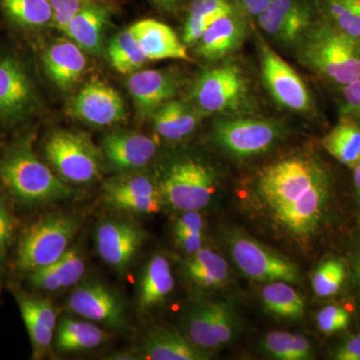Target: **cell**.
<instances>
[{
  "instance_id": "4fadbf2b",
  "label": "cell",
  "mask_w": 360,
  "mask_h": 360,
  "mask_svg": "<svg viewBox=\"0 0 360 360\" xmlns=\"http://www.w3.org/2000/svg\"><path fill=\"white\" fill-rule=\"evenodd\" d=\"M70 113L94 127H110L127 117L122 96L113 87L96 79L85 84L73 97Z\"/></svg>"
},
{
  "instance_id": "44dd1931",
  "label": "cell",
  "mask_w": 360,
  "mask_h": 360,
  "mask_svg": "<svg viewBox=\"0 0 360 360\" xmlns=\"http://www.w3.org/2000/svg\"><path fill=\"white\" fill-rule=\"evenodd\" d=\"M42 61L47 77L61 89L77 84L86 68L84 51L70 39L56 40L49 45Z\"/></svg>"
},
{
  "instance_id": "ffe728a7",
  "label": "cell",
  "mask_w": 360,
  "mask_h": 360,
  "mask_svg": "<svg viewBox=\"0 0 360 360\" xmlns=\"http://www.w3.org/2000/svg\"><path fill=\"white\" fill-rule=\"evenodd\" d=\"M129 30L141 45L148 60H191L186 45L170 26L155 20L137 21Z\"/></svg>"
},
{
  "instance_id": "3957f363",
  "label": "cell",
  "mask_w": 360,
  "mask_h": 360,
  "mask_svg": "<svg viewBox=\"0 0 360 360\" xmlns=\"http://www.w3.org/2000/svg\"><path fill=\"white\" fill-rule=\"evenodd\" d=\"M359 41L322 20L310 25L295 49L303 65L345 86L360 78Z\"/></svg>"
},
{
  "instance_id": "816d5d0a",
  "label": "cell",
  "mask_w": 360,
  "mask_h": 360,
  "mask_svg": "<svg viewBox=\"0 0 360 360\" xmlns=\"http://www.w3.org/2000/svg\"><path fill=\"white\" fill-rule=\"evenodd\" d=\"M357 270H359V283H360V258H359V267H357Z\"/></svg>"
},
{
  "instance_id": "6da1fadb",
  "label": "cell",
  "mask_w": 360,
  "mask_h": 360,
  "mask_svg": "<svg viewBox=\"0 0 360 360\" xmlns=\"http://www.w3.org/2000/svg\"><path fill=\"white\" fill-rule=\"evenodd\" d=\"M257 194L272 220L290 236L304 238L319 229L328 208L330 179L309 156H290L258 175Z\"/></svg>"
},
{
  "instance_id": "7c38bea8",
  "label": "cell",
  "mask_w": 360,
  "mask_h": 360,
  "mask_svg": "<svg viewBox=\"0 0 360 360\" xmlns=\"http://www.w3.org/2000/svg\"><path fill=\"white\" fill-rule=\"evenodd\" d=\"M187 338L202 349L224 347L238 331L236 310L229 302H206L187 319Z\"/></svg>"
},
{
  "instance_id": "1f68e13d",
  "label": "cell",
  "mask_w": 360,
  "mask_h": 360,
  "mask_svg": "<svg viewBox=\"0 0 360 360\" xmlns=\"http://www.w3.org/2000/svg\"><path fill=\"white\" fill-rule=\"evenodd\" d=\"M0 8L13 25L25 30L44 27L53 20L49 0H0Z\"/></svg>"
},
{
  "instance_id": "2e32d148",
  "label": "cell",
  "mask_w": 360,
  "mask_h": 360,
  "mask_svg": "<svg viewBox=\"0 0 360 360\" xmlns=\"http://www.w3.org/2000/svg\"><path fill=\"white\" fill-rule=\"evenodd\" d=\"M184 80L172 70L135 71L127 82L130 96L142 116L153 115L163 103L172 101Z\"/></svg>"
},
{
  "instance_id": "ac0fdd59",
  "label": "cell",
  "mask_w": 360,
  "mask_h": 360,
  "mask_svg": "<svg viewBox=\"0 0 360 360\" xmlns=\"http://www.w3.org/2000/svg\"><path fill=\"white\" fill-rule=\"evenodd\" d=\"M248 34V23L238 11L217 18L198 40V53L210 63L222 60L238 51Z\"/></svg>"
},
{
  "instance_id": "4316f807",
  "label": "cell",
  "mask_w": 360,
  "mask_h": 360,
  "mask_svg": "<svg viewBox=\"0 0 360 360\" xmlns=\"http://www.w3.org/2000/svg\"><path fill=\"white\" fill-rule=\"evenodd\" d=\"M108 338L103 329L90 322L63 319L56 329V343L60 352H84L98 347Z\"/></svg>"
},
{
  "instance_id": "cb8c5ba5",
  "label": "cell",
  "mask_w": 360,
  "mask_h": 360,
  "mask_svg": "<svg viewBox=\"0 0 360 360\" xmlns=\"http://www.w3.org/2000/svg\"><path fill=\"white\" fill-rule=\"evenodd\" d=\"M85 264L77 248H70L58 262L30 274L33 288L45 291H58L71 288L84 276Z\"/></svg>"
},
{
  "instance_id": "d6986e66",
  "label": "cell",
  "mask_w": 360,
  "mask_h": 360,
  "mask_svg": "<svg viewBox=\"0 0 360 360\" xmlns=\"http://www.w3.org/2000/svg\"><path fill=\"white\" fill-rule=\"evenodd\" d=\"M103 153L116 169H137L148 165L156 153L155 141L135 132H111L104 136Z\"/></svg>"
},
{
  "instance_id": "c3c4849f",
  "label": "cell",
  "mask_w": 360,
  "mask_h": 360,
  "mask_svg": "<svg viewBox=\"0 0 360 360\" xmlns=\"http://www.w3.org/2000/svg\"><path fill=\"white\" fill-rule=\"evenodd\" d=\"M312 359V347L309 340L302 335H295V360Z\"/></svg>"
},
{
  "instance_id": "7dc6e473",
  "label": "cell",
  "mask_w": 360,
  "mask_h": 360,
  "mask_svg": "<svg viewBox=\"0 0 360 360\" xmlns=\"http://www.w3.org/2000/svg\"><path fill=\"white\" fill-rule=\"evenodd\" d=\"M246 14L257 18L269 6L272 0H234Z\"/></svg>"
},
{
  "instance_id": "d4e9b609",
  "label": "cell",
  "mask_w": 360,
  "mask_h": 360,
  "mask_svg": "<svg viewBox=\"0 0 360 360\" xmlns=\"http://www.w3.org/2000/svg\"><path fill=\"white\" fill-rule=\"evenodd\" d=\"M146 356L151 360H205L208 354L172 329L151 331L143 345Z\"/></svg>"
},
{
  "instance_id": "f546056e",
  "label": "cell",
  "mask_w": 360,
  "mask_h": 360,
  "mask_svg": "<svg viewBox=\"0 0 360 360\" xmlns=\"http://www.w3.org/2000/svg\"><path fill=\"white\" fill-rule=\"evenodd\" d=\"M186 272L200 288H217L229 278V264L217 251L201 248L186 262Z\"/></svg>"
},
{
  "instance_id": "f6af8a7d",
  "label": "cell",
  "mask_w": 360,
  "mask_h": 360,
  "mask_svg": "<svg viewBox=\"0 0 360 360\" xmlns=\"http://www.w3.org/2000/svg\"><path fill=\"white\" fill-rule=\"evenodd\" d=\"M333 359L338 360H360V333L352 336L336 348Z\"/></svg>"
},
{
  "instance_id": "9c48e42d",
  "label": "cell",
  "mask_w": 360,
  "mask_h": 360,
  "mask_svg": "<svg viewBox=\"0 0 360 360\" xmlns=\"http://www.w3.org/2000/svg\"><path fill=\"white\" fill-rule=\"evenodd\" d=\"M257 44L262 82L274 101L292 112H311L314 98L304 80L264 39Z\"/></svg>"
},
{
  "instance_id": "b9f144b4",
  "label": "cell",
  "mask_w": 360,
  "mask_h": 360,
  "mask_svg": "<svg viewBox=\"0 0 360 360\" xmlns=\"http://www.w3.org/2000/svg\"><path fill=\"white\" fill-rule=\"evenodd\" d=\"M13 231V219L4 200H0V267L6 258Z\"/></svg>"
},
{
  "instance_id": "ba28073f",
  "label": "cell",
  "mask_w": 360,
  "mask_h": 360,
  "mask_svg": "<svg viewBox=\"0 0 360 360\" xmlns=\"http://www.w3.org/2000/svg\"><path fill=\"white\" fill-rule=\"evenodd\" d=\"M163 200L174 210L200 212L214 193V174L200 160L186 158L172 165L160 181Z\"/></svg>"
},
{
  "instance_id": "8fae6325",
  "label": "cell",
  "mask_w": 360,
  "mask_h": 360,
  "mask_svg": "<svg viewBox=\"0 0 360 360\" xmlns=\"http://www.w3.org/2000/svg\"><path fill=\"white\" fill-rule=\"evenodd\" d=\"M229 248L238 269L251 279L264 283L300 281V270L292 262L250 236L241 232L232 234Z\"/></svg>"
},
{
  "instance_id": "60d3db41",
  "label": "cell",
  "mask_w": 360,
  "mask_h": 360,
  "mask_svg": "<svg viewBox=\"0 0 360 360\" xmlns=\"http://www.w3.org/2000/svg\"><path fill=\"white\" fill-rule=\"evenodd\" d=\"M49 2L53 13L52 22L63 32L75 14L96 0H49Z\"/></svg>"
},
{
  "instance_id": "9a60e30c",
  "label": "cell",
  "mask_w": 360,
  "mask_h": 360,
  "mask_svg": "<svg viewBox=\"0 0 360 360\" xmlns=\"http://www.w3.org/2000/svg\"><path fill=\"white\" fill-rule=\"evenodd\" d=\"M146 239L141 227L127 221H104L96 231L97 251L111 267L123 271L129 266Z\"/></svg>"
},
{
  "instance_id": "83f0119b",
  "label": "cell",
  "mask_w": 360,
  "mask_h": 360,
  "mask_svg": "<svg viewBox=\"0 0 360 360\" xmlns=\"http://www.w3.org/2000/svg\"><path fill=\"white\" fill-rule=\"evenodd\" d=\"M234 11L236 8L229 0H194L184 23L182 41L186 45H195L217 18Z\"/></svg>"
},
{
  "instance_id": "52a82bcc",
  "label": "cell",
  "mask_w": 360,
  "mask_h": 360,
  "mask_svg": "<svg viewBox=\"0 0 360 360\" xmlns=\"http://www.w3.org/2000/svg\"><path fill=\"white\" fill-rule=\"evenodd\" d=\"M44 155L66 181L89 184L101 175L103 158L89 135L68 130L53 132L45 142Z\"/></svg>"
},
{
  "instance_id": "ab89813d",
  "label": "cell",
  "mask_w": 360,
  "mask_h": 360,
  "mask_svg": "<svg viewBox=\"0 0 360 360\" xmlns=\"http://www.w3.org/2000/svg\"><path fill=\"white\" fill-rule=\"evenodd\" d=\"M266 354L279 360H295V335L286 331H272L265 336Z\"/></svg>"
},
{
  "instance_id": "f5cc1de1",
  "label": "cell",
  "mask_w": 360,
  "mask_h": 360,
  "mask_svg": "<svg viewBox=\"0 0 360 360\" xmlns=\"http://www.w3.org/2000/svg\"><path fill=\"white\" fill-rule=\"evenodd\" d=\"M359 54H360V39H359Z\"/></svg>"
},
{
  "instance_id": "5bb4252c",
  "label": "cell",
  "mask_w": 360,
  "mask_h": 360,
  "mask_svg": "<svg viewBox=\"0 0 360 360\" xmlns=\"http://www.w3.org/2000/svg\"><path fill=\"white\" fill-rule=\"evenodd\" d=\"M257 18L270 39L288 47H295L314 22L311 8L302 0H272Z\"/></svg>"
},
{
  "instance_id": "8d00e7d4",
  "label": "cell",
  "mask_w": 360,
  "mask_h": 360,
  "mask_svg": "<svg viewBox=\"0 0 360 360\" xmlns=\"http://www.w3.org/2000/svg\"><path fill=\"white\" fill-rule=\"evenodd\" d=\"M21 315L32 342L33 359H41L51 350L54 330L47 328L32 315L25 312H21Z\"/></svg>"
},
{
  "instance_id": "e0dca14e",
  "label": "cell",
  "mask_w": 360,
  "mask_h": 360,
  "mask_svg": "<svg viewBox=\"0 0 360 360\" xmlns=\"http://www.w3.org/2000/svg\"><path fill=\"white\" fill-rule=\"evenodd\" d=\"M68 309L89 321L110 328L124 326V307L122 302L103 284L91 283L79 286L68 298Z\"/></svg>"
},
{
  "instance_id": "30bf717a",
  "label": "cell",
  "mask_w": 360,
  "mask_h": 360,
  "mask_svg": "<svg viewBox=\"0 0 360 360\" xmlns=\"http://www.w3.org/2000/svg\"><path fill=\"white\" fill-rule=\"evenodd\" d=\"M39 108V94L22 60L11 52H0V123L16 125Z\"/></svg>"
},
{
  "instance_id": "8992f818",
  "label": "cell",
  "mask_w": 360,
  "mask_h": 360,
  "mask_svg": "<svg viewBox=\"0 0 360 360\" xmlns=\"http://www.w3.org/2000/svg\"><path fill=\"white\" fill-rule=\"evenodd\" d=\"M79 229V220L70 214H51L30 225L18 243L16 265L30 272L58 262Z\"/></svg>"
},
{
  "instance_id": "f35d334b",
  "label": "cell",
  "mask_w": 360,
  "mask_h": 360,
  "mask_svg": "<svg viewBox=\"0 0 360 360\" xmlns=\"http://www.w3.org/2000/svg\"><path fill=\"white\" fill-rule=\"evenodd\" d=\"M317 326L326 335L340 333L348 328L350 314L338 305H328L319 310L316 315Z\"/></svg>"
},
{
  "instance_id": "603a6c76",
  "label": "cell",
  "mask_w": 360,
  "mask_h": 360,
  "mask_svg": "<svg viewBox=\"0 0 360 360\" xmlns=\"http://www.w3.org/2000/svg\"><path fill=\"white\" fill-rule=\"evenodd\" d=\"M108 20V9L94 2L75 14L63 32L82 51L98 53L103 46L104 28Z\"/></svg>"
},
{
  "instance_id": "5b68a950",
  "label": "cell",
  "mask_w": 360,
  "mask_h": 360,
  "mask_svg": "<svg viewBox=\"0 0 360 360\" xmlns=\"http://www.w3.org/2000/svg\"><path fill=\"white\" fill-rule=\"evenodd\" d=\"M286 129L278 120L248 115L219 116L213 122L212 139L233 158L264 155L285 137Z\"/></svg>"
},
{
  "instance_id": "836d02e7",
  "label": "cell",
  "mask_w": 360,
  "mask_h": 360,
  "mask_svg": "<svg viewBox=\"0 0 360 360\" xmlns=\"http://www.w3.org/2000/svg\"><path fill=\"white\" fill-rule=\"evenodd\" d=\"M324 20L352 39H360V0H321Z\"/></svg>"
},
{
  "instance_id": "f1b7e54d",
  "label": "cell",
  "mask_w": 360,
  "mask_h": 360,
  "mask_svg": "<svg viewBox=\"0 0 360 360\" xmlns=\"http://www.w3.org/2000/svg\"><path fill=\"white\" fill-rule=\"evenodd\" d=\"M322 146L329 155L347 167L360 162V127L345 118L322 139Z\"/></svg>"
},
{
  "instance_id": "7bdbcfd3",
  "label": "cell",
  "mask_w": 360,
  "mask_h": 360,
  "mask_svg": "<svg viewBox=\"0 0 360 360\" xmlns=\"http://www.w3.org/2000/svg\"><path fill=\"white\" fill-rule=\"evenodd\" d=\"M342 97L345 115L360 120V78L343 86Z\"/></svg>"
},
{
  "instance_id": "d6a6232c",
  "label": "cell",
  "mask_w": 360,
  "mask_h": 360,
  "mask_svg": "<svg viewBox=\"0 0 360 360\" xmlns=\"http://www.w3.org/2000/svg\"><path fill=\"white\" fill-rule=\"evenodd\" d=\"M108 56L112 68L122 75L135 72L148 60L129 28L117 33L111 39L108 47Z\"/></svg>"
},
{
  "instance_id": "7a4b0ae2",
  "label": "cell",
  "mask_w": 360,
  "mask_h": 360,
  "mask_svg": "<svg viewBox=\"0 0 360 360\" xmlns=\"http://www.w3.org/2000/svg\"><path fill=\"white\" fill-rule=\"evenodd\" d=\"M0 181L25 205L54 202L72 196V189L37 158L32 137L11 144L0 158Z\"/></svg>"
},
{
  "instance_id": "d590c367",
  "label": "cell",
  "mask_w": 360,
  "mask_h": 360,
  "mask_svg": "<svg viewBox=\"0 0 360 360\" xmlns=\"http://www.w3.org/2000/svg\"><path fill=\"white\" fill-rule=\"evenodd\" d=\"M347 277L345 265L340 259L330 258L321 262L312 274V288L321 297L338 293Z\"/></svg>"
},
{
  "instance_id": "f907efd6",
  "label": "cell",
  "mask_w": 360,
  "mask_h": 360,
  "mask_svg": "<svg viewBox=\"0 0 360 360\" xmlns=\"http://www.w3.org/2000/svg\"><path fill=\"white\" fill-rule=\"evenodd\" d=\"M354 186L355 189H356V193L359 194L360 198V162L356 167H354Z\"/></svg>"
},
{
  "instance_id": "681fc988",
  "label": "cell",
  "mask_w": 360,
  "mask_h": 360,
  "mask_svg": "<svg viewBox=\"0 0 360 360\" xmlns=\"http://www.w3.org/2000/svg\"><path fill=\"white\" fill-rule=\"evenodd\" d=\"M158 6L167 9H174L179 6L180 0H153Z\"/></svg>"
},
{
  "instance_id": "277c9868",
  "label": "cell",
  "mask_w": 360,
  "mask_h": 360,
  "mask_svg": "<svg viewBox=\"0 0 360 360\" xmlns=\"http://www.w3.org/2000/svg\"><path fill=\"white\" fill-rule=\"evenodd\" d=\"M191 98L202 115H248L255 106L248 75L233 63L201 73L194 82Z\"/></svg>"
},
{
  "instance_id": "4dcf8cb0",
  "label": "cell",
  "mask_w": 360,
  "mask_h": 360,
  "mask_svg": "<svg viewBox=\"0 0 360 360\" xmlns=\"http://www.w3.org/2000/svg\"><path fill=\"white\" fill-rule=\"evenodd\" d=\"M265 309L276 316L300 319L305 314V302L302 295L285 281H274L262 291Z\"/></svg>"
},
{
  "instance_id": "ee69618b",
  "label": "cell",
  "mask_w": 360,
  "mask_h": 360,
  "mask_svg": "<svg viewBox=\"0 0 360 360\" xmlns=\"http://www.w3.org/2000/svg\"><path fill=\"white\" fill-rule=\"evenodd\" d=\"M205 220L198 212H184L174 225V234L184 232H203Z\"/></svg>"
},
{
  "instance_id": "74e56055",
  "label": "cell",
  "mask_w": 360,
  "mask_h": 360,
  "mask_svg": "<svg viewBox=\"0 0 360 360\" xmlns=\"http://www.w3.org/2000/svg\"><path fill=\"white\" fill-rule=\"evenodd\" d=\"M20 312L32 315L47 328H56V314L53 307L45 298L33 297L25 295L16 296Z\"/></svg>"
},
{
  "instance_id": "e575fe53",
  "label": "cell",
  "mask_w": 360,
  "mask_h": 360,
  "mask_svg": "<svg viewBox=\"0 0 360 360\" xmlns=\"http://www.w3.org/2000/svg\"><path fill=\"white\" fill-rule=\"evenodd\" d=\"M105 200L110 205L116 201L130 198H153L161 195L160 188L155 182L143 175L124 177L108 182L104 188Z\"/></svg>"
},
{
  "instance_id": "bcb514c9",
  "label": "cell",
  "mask_w": 360,
  "mask_h": 360,
  "mask_svg": "<svg viewBox=\"0 0 360 360\" xmlns=\"http://www.w3.org/2000/svg\"><path fill=\"white\" fill-rule=\"evenodd\" d=\"M177 243L189 255H194L202 248L203 232H184L174 234Z\"/></svg>"
},
{
  "instance_id": "484cf974",
  "label": "cell",
  "mask_w": 360,
  "mask_h": 360,
  "mask_svg": "<svg viewBox=\"0 0 360 360\" xmlns=\"http://www.w3.org/2000/svg\"><path fill=\"white\" fill-rule=\"evenodd\" d=\"M174 278L167 258L156 255L149 260L142 274L139 290V304L142 310L151 309L172 293Z\"/></svg>"
},
{
  "instance_id": "7402d4cb",
  "label": "cell",
  "mask_w": 360,
  "mask_h": 360,
  "mask_svg": "<svg viewBox=\"0 0 360 360\" xmlns=\"http://www.w3.org/2000/svg\"><path fill=\"white\" fill-rule=\"evenodd\" d=\"M151 115L156 132L163 139L177 141L193 134L205 115L193 104L172 99L160 105Z\"/></svg>"
}]
</instances>
